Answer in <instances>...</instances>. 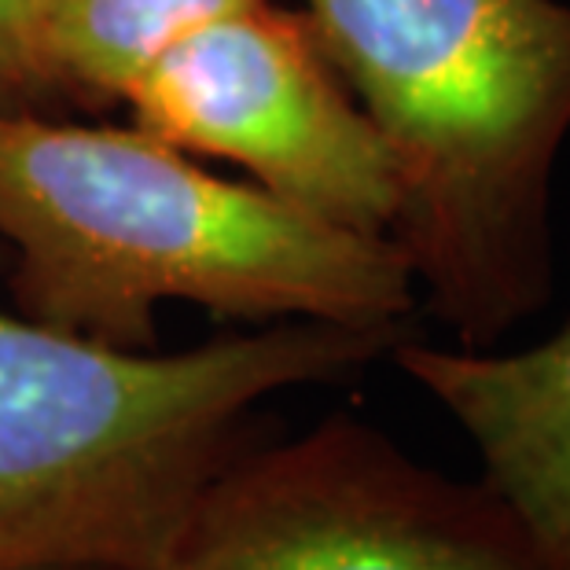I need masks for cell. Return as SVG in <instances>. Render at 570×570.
Masks as SVG:
<instances>
[{
	"instance_id": "cell-8",
	"label": "cell",
	"mask_w": 570,
	"mask_h": 570,
	"mask_svg": "<svg viewBox=\"0 0 570 570\" xmlns=\"http://www.w3.org/2000/svg\"><path fill=\"white\" fill-rule=\"evenodd\" d=\"M75 107L45 48V0H0V111L56 115Z\"/></svg>"
},
{
	"instance_id": "cell-1",
	"label": "cell",
	"mask_w": 570,
	"mask_h": 570,
	"mask_svg": "<svg viewBox=\"0 0 570 570\" xmlns=\"http://www.w3.org/2000/svg\"><path fill=\"white\" fill-rule=\"evenodd\" d=\"M0 236L22 317L155 350L163 302L214 317L412 324L416 276L391 236L206 174L144 129L0 111Z\"/></svg>"
},
{
	"instance_id": "cell-4",
	"label": "cell",
	"mask_w": 570,
	"mask_h": 570,
	"mask_svg": "<svg viewBox=\"0 0 570 570\" xmlns=\"http://www.w3.org/2000/svg\"><path fill=\"white\" fill-rule=\"evenodd\" d=\"M155 570H541L482 479L420 464L335 412L254 439L210 479Z\"/></svg>"
},
{
	"instance_id": "cell-5",
	"label": "cell",
	"mask_w": 570,
	"mask_h": 570,
	"mask_svg": "<svg viewBox=\"0 0 570 570\" xmlns=\"http://www.w3.org/2000/svg\"><path fill=\"white\" fill-rule=\"evenodd\" d=\"M122 104L169 148L236 163L284 203L391 236L394 163L306 11L258 0L206 22L169 45Z\"/></svg>"
},
{
	"instance_id": "cell-3",
	"label": "cell",
	"mask_w": 570,
	"mask_h": 570,
	"mask_svg": "<svg viewBox=\"0 0 570 570\" xmlns=\"http://www.w3.org/2000/svg\"><path fill=\"white\" fill-rule=\"evenodd\" d=\"M405 338L412 324L276 321L163 354L0 309V570H155L269 397L343 383Z\"/></svg>"
},
{
	"instance_id": "cell-2",
	"label": "cell",
	"mask_w": 570,
	"mask_h": 570,
	"mask_svg": "<svg viewBox=\"0 0 570 570\" xmlns=\"http://www.w3.org/2000/svg\"><path fill=\"white\" fill-rule=\"evenodd\" d=\"M302 11L394 163L391 239L423 306L464 350L497 346L556 287L570 4L306 0Z\"/></svg>"
},
{
	"instance_id": "cell-6",
	"label": "cell",
	"mask_w": 570,
	"mask_h": 570,
	"mask_svg": "<svg viewBox=\"0 0 570 570\" xmlns=\"http://www.w3.org/2000/svg\"><path fill=\"white\" fill-rule=\"evenodd\" d=\"M391 357L471 439L479 479L523 523L541 570H570V324L515 354L412 335Z\"/></svg>"
},
{
	"instance_id": "cell-9",
	"label": "cell",
	"mask_w": 570,
	"mask_h": 570,
	"mask_svg": "<svg viewBox=\"0 0 570 570\" xmlns=\"http://www.w3.org/2000/svg\"><path fill=\"white\" fill-rule=\"evenodd\" d=\"M19 570H107V567H19Z\"/></svg>"
},
{
	"instance_id": "cell-7",
	"label": "cell",
	"mask_w": 570,
	"mask_h": 570,
	"mask_svg": "<svg viewBox=\"0 0 570 570\" xmlns=\"http://www.w3.org/2000/svg\"><path fill=\"white\" fill-rule=\"evenodd\" d=\"M258 0H45V48L70 104L126 100L169 45Z\"/></svg>"
}]
</instances>
